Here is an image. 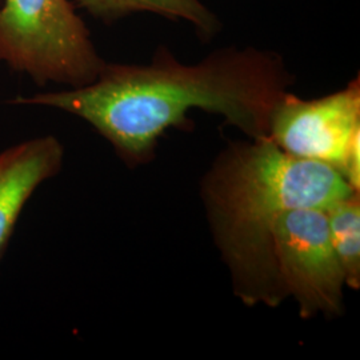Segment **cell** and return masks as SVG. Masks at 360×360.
Returning a JSON list of instances; mask_svg holds the SVG:
<instances>
[{
	"label": "cell",
	"instance_id": "1",
	"mask_svg": "<svg viewBox=\"0 0 360 360\" xmlns=\"http://www.w3.org/2000/svg\"><path fill=\"white\" fill-rule=\"evenodd\" d=\"M294 82L279 53L223 49L183 65L160 46L148 65L104 63L86 86L16 96L10 104L47 107L80 117L129 166L154 159L169 129L190 131L193 110L223 116L250 139L269 138L276 102Z\"/></svg>",
	"mask_w": 360,
	"mask_h": 360
},
{
	"label": "cell",
	"instance_id": "2",
	"mask_svg": "<svg viewBox=\"0 0 360 360\" xmlns=\"http://www.w3.org/2000/svg\"><path fill=\"white\" fill-rule=\"evenodd\" d=\"M354 190L335 168L284 153L270 138L231 143L202 181L215 243L247 306L284 299L274 257V224L284 211L327 210Z\"/></svg>",
	"mask_w": 360,
	"mask_h": 360
},
{
	"label": "cell",
	"instance_id": "3",
	"mask_svg": "<svg viewBox=\"0 0 360 360\" xmlns=\"http://www.w3.org/2000/svg\"><path fill=\"white\" fill-rule=\"evenodd\" d=\"M0 62L67 89L90 84L105 63L70 0H1Z\"/></svg>",
	"mask_w": 360,
	"mask_h": 360
},
{
	"label": "cell",
	"instance_id": "4",
	"mask_svg": "<svg viewBox=\"0 0 360 360\" xmlns=\"http://www.w3.org/2000/svg\"><path fill=\"white\" fill-rule=\"evenodd\" d=\"M269 138L284 153L335 168L360 191V79L316 99L287 91L270 116Z\"/></svg>",
	"mask_w": 360,
	"mask_h": 360
},
{
	"label": "cell",
	"instance_id": "5",
	"mask_svg": "<svg viewBox=\"0 0 360 360\" xmlns=\"http://www.w3.org/2000/svg\"><path fill=\"white\" fill-rule=\"evenodd\" d=\"M274 257L284 295L304 319L343 312L346 279L335 254L326 210L295 208L274 224Z\"/></svg>",
	"mask_w": 360,
	"mask_h": 360
},
{
	"label": "cell",
	"instance_id": "6",
	"mask_svg": "<svg viewBox=\"0 0 360 360\" xmlns=\"http://www.w3.org/2000/svg\"><path fill=\"white\" fill-rule=\"evenodd\" d=\"M63 162L65 147L53 135L31 138L0 151V259L28 200L60 172Z\"/></svg>",
	"mask_w": 360,
	"mask_h": 360
},
{
	"label": "cell",
	"instance_id": "7",
	"mask_svg": "<svg viewBox=\"0 0 360 360\" xmlns=\"http://www.w3.org/2000/svg\"><path fill=\"white\" fill-rule=\"evenodd\" d=\"M79 7L105 23H112L131 13H150L172 20H184L203 39L215 37L220 22L200 0H77Z\"/></svg>",
	"mask_w": 360,
	"mask_h": 360
},
{
	"label": "cell",
	"instance_id": "8",
	"mask_svg": "<svg viewBox=\"0 0 360 360\" xmlns=\"http://www.w3.org/2000/svg\"><path fill=\"white\" fill-rule=\"evenodd\" d=\"M335 254L345 274L346 285L360 288V191L326 210Z\"/></svg>",
	"mask_w": 360,
	"mask_h": 360
},
{
	"label": "cell",
	"instance_id": "9",
	"mask_svg": "<svg viewBox=\"0 0 360 360\" xmlns=\"http://www.w3.org/2000/svg\"><path fill=\"white\" fill-rule=\"evenodd\" d=\"M0 3H1V0H0Z\"/></svg>",
	"mask_w": 360,
	"mask_h": 360
}]
</instances>
